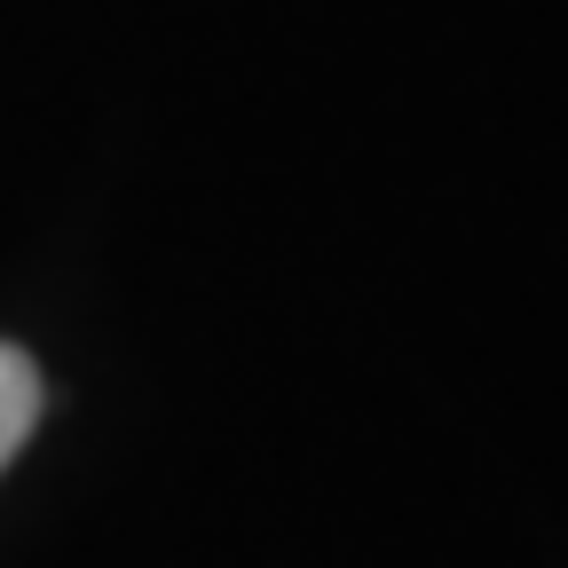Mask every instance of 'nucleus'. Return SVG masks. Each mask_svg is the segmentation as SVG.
<instances>
[{"label":"nucleus","mask_w":568,"mask_h":568,"mask_svg":"<svg viewBox=\"0 0 568 568\" xmlns=\"http://www.w3.org/2000/svg\"><path fill=\"white\" fill-rule=\"evenodd\" d=\"M32 426H40V372L24 347L0 339V466L32 443Z\"/></svg>","instance_id":"nucleus-1"}]
</instances>
